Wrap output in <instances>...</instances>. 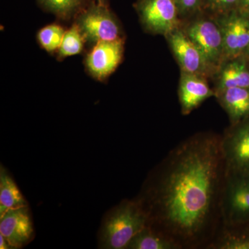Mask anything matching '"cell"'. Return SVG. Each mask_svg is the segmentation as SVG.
I'll list each match as a JSON object with an SVG mask.
<instances>
[{"instance_id":"9c48e42d","label":"cell","mask_w":249,"mask_h":249,"mask_svg":"<svg viewBox=\"0 0 249 249\" xmlns=\"http://www.w3.org/2000/svg\"><path fill=\"white\" fill-rule=\"evenodd\" d=\"M214 18L222 31L224 61L245 55L249 45V17L235 11Z\"/></svg>"},{"instance_id":"30bf717a","label":"cell","mask_w":249,"mask_h":249,"mask_svg":"<svg viewBox=\"0 0 249 249\" xmlns=\"http://www.w3.org/2000/svg\"><path fill=\"white\" fill-rule=\"evenodd\" d=\"M124 52V38L100 41L87 56V70L93 78L103 81L115 71L122 60Z\"/></svg>"},{"instance_id":"cb8c5ba5","label":"cell","mask_w":249,"mask_h":249,"mask_svg":"<svg viewBox=\"0 0 249 249\" xmlns=\"http://www.w3.org/2000/svg\"><path fill=\"white\" fill-rule=\"evenodd\" d=\"M0 249H11V247H10L9 243H8L7 241L5 240L3 235H0Z\"/></svg>"},{"instance_id":"7c38bea8","label":"cell","mask_w":249,"mask_h":249,"mask_svg":"<svg viewBox=\"0 0 249 249\" xmlns=\"http://www.w3.org/2000/svg\"><path fill=\"white\" fill-rule=\"evenodd\" d=\"M208 78L181 71L178 100L181 113L188 115L196 109L206 100L214 96L215 91L210 88Z\"/></svg>"},{"instance_id":"8992f818","label":"cell","mask_w":249,"mask_h":249,"mask_svg":"<svg viewBox=\"0 0 249 249\" xmlns=\"http://www.w3.org/2000/svg\"><path fill=\"white\" fill-rule=\"evenodd\" d=\"M220 213L224 225L249 222V175L224 177Z\"/></svg>"},{"instance_id":"484cf974","label":"cell","mask_w":249,"mask_h":249,"mask_svg":"<svg viewBox=\"0 0 249 249\" xmlns=\"http://www.w3.org/2000/svg\"><path fill=\"white\" fill-rule=\"evenodd\" d=\"M244 56L245 57L246 59H247V60H248V62H249V45L248 48L247 49V51H246Z\"/></svg>"},{"instance_id":"6da1fadb","label":"cell","mask_w":249,"mask_h":249,"mask_svg":"<svg viewBox=\"0 0 249 249\" xmlns=\"http://www.w3.org/2000/svg\"><path fill=\"white\" fill-rule=\"evenodd\" d=\"M221 136H193L169 152L147 191L150 227L169 236L181 248L211 243L218 232L224 183Z\"/></svg>"},{"instance_id":"ffe728a7","label":"cell","mask_w":249,"mask_h":249,"mask_svg":"<svg viewBox=\"0 0 249 249\" xmlns=\"http://www.w3.org/2000/svg\"><path fill=\"white\" fill-rule=\"evenodd\" d=\"M65 31L57 24H51L42 28L38 34L37 40L42 48L47 52H52L60 48Z\"/></svg>"},{"instance_id":"e0dca14e","label":"cell","mask_w":249,"mask_h":249,"mask_svg":"<svg viewBox=\"0 0 249 249\" xmlns=\"http://www.w3.org/2000/svg\"><path fill=\"white\" fill-rule=\"evenodd\" d=\"M28 204L14 179L1 166L0 170V217L10 209L27 206Z\"/></svg>"},{"instance_id":"ba28073f","label":"cell","mask_w":249,"mask_h":249,"mask_svg":"<svg viewBox=\"0 0 249 249\" xmlns=\"http://www.w3.org/2000/svg\"><path fill=\"white\" fill-rule=\"evenodd\" d=\"M181 71L208 78L216 71L180 26L165 36Z\"/></svg>"},{"instance_id":"5bb4252c","label":"cell","mask_w":249,"mask_h":249,"mask_svg":"<svg viewBox=\"0 0 249 249\" xmlns=\"http://www.w3.org/2000/svg\"><path fill=\"white\" fill-rule=\"evenodd\" d=\"M215 97L235 124L249 118V88H227L215 91Z\"/></svg>"},{"instance_id":"8fae6325","label":"cell","mask_w":249,"mask_h":249,"mask_svg":"<svg viewBox=\"0 0 249 249\" xmlns=\"http://www.w3.org/2000/svg\"><path fill=\"white\" fill-rule=\"evenodd\" d=\"M0 235L11 249L22 247L31 240L34 227L27 206L10 209L0 217Z\"/></svg>"},{"instance_id":"4fadbf2b","label":"cell","mask_w":249,"mask_h":249,"mask_svg":"<svg viewBox=\"0 0 249 249\" xmlns=\"http://www.w3.org/2000/svg\"><path fill=\"white\" fill-rule=\"evenodd\" d=\"M249 64L244 55L223 62L215 75L214 91L227 88H249Z\"/></svg>"},{"instance_id":"44dd1931","label":"cell","mask_w":249,"mask_h":249,"mask_svg":"<svg viewBox=\"0 0 249 249\" xmlns=\"http://www.w3.org/2000/svg\"><path fill=\"white\" fill-rule=\"evenodd\" d=\"M241 0H203L202 12L217 17L237 11Z\"/></svg>"},{"instance_id":"d6986e66","label":"cell","mask_w":249,"mask_h":249,"mask_svg":"<svg viewBox=\"0 0 249 249\" xmlns=\"http://www.w3.org/2000/svg\"><path fill=\"white\" fill-rule=\"evenodd\" d=\"M85 40L84 36L75 23L68 31H65L59 48V58H66L80 53L83 51Z\"/></svg>"},{"instance_id":"5b68a950","label":"cell","mask_w":249,"mask_h":249,"mask_svg":"<svg viewBox=\"0 0 249 249\" xmlns=\"http://www.w3.org/2000/svg\"><path fill=\"white\" fill-rule=\"evenodd\" d=\"M221 150L225 176L249 175V118L226 131Z\"/></svg>"},{"instance_id":"7a4b0ae2","label":"cell","mask_w":249,"mask_h":249,"mask_svg":"<svg viewBox=\"0 0 249 249\" xmlns=\"http://www.w3.org/2000/svg\"><path fill=\"white\" fill-rule=\"evenodd\" d=\"M148 224V214L140 201H124L105 221L101 231V247L126 249L134 236Z\"/></svg>"},{"instance_id":"277c9868","label":"cell","mask_w":249,"mask_h":249,"mask_svg":"<svg viewBox=\"0 0 249 249\" xmlns=\"http://www.w3.org/2000/svg\"><path fill=\"white\" fill-rule=\"evenodd\" d=\"M76 18L85 40L90 43L124 38L119 20L107 5L92 1Z\"/></svg>"},{"instance_id":"9a60e30c","label":"cell","mask_w":249,"mask_h":249,"mask_svg":"<svg viewBox=\"0 0 249 249\" xmlns=\"http://www.w3.org/2000/svg\"><path fill=\"white\" fill-rule=\"evenodd\" d=\"M207 249H249V222L224 225L218 231Z\"/></svg>"},{"instance_id":"3957f363","label":"cell","mask_w":249,"mask_h":249,"mask_svg":"<svg viewBox=\"0 0 249 249\" xmlns=\"http://www.w3.org/2000/svg\"><path fill=\"white\" fill-rule=\"evenodd\" d=\"M204 14L181 27L217 73L224 62L222 31L214 16Z\"/></svg>"},{"instance_id":"7402d4cb","label":"cell","mask_w":249,"mask_h":249,"mask_svg":"<svg viewBox=\"0 0 249 249\" xmlns=\"http://www.w3.org/2000/svg\"><path fill=\"white\" fill-rule=\"evenodd\" d=\"M181 19L194 17L202 12L203 0H175Z\"/></svg>"},{"instance_id":"2e32d148","label":"cell","mask_w":249,"mask_h":249,"mask_svg":"<svg viewBox=\"0 0 249 249\" xmlns=\"http://www.w3.org/2000/svg\"><path fill=\"white\" fill-rule=\"evenodd\" d=\"M127 249H180L178 242L155 228L147 225L127 245Z\"/></svg>"},{"instance_id":"603a6c76","label":"cell","mask_w":249,"mask_h":249,"mask_svg":"<svg viewBox=\"0 0 249 249\" xmlns=\"http://www.w3.org/2000/svg\"><path fill=\"white\" fill-rule=\"evenodd\" d=\"M237 11L249 17V0H241Z\"/></svg>"},{"instance_id":"ac0fdd59","label":"cell","mask_w":249,"mask_h":249,"mask_svg":"<svg viewBox=\"0 0 249 249\" xmlns=\"http://www.w3.org/2000/svg\"><path fill=\"white\" fill-rule=\"evenodd\" d=\"M45 11L62 19L76 17L88 6V0H37Z\"/></svg>"},{"instance_id":"52a82bcc","label":"cell","mask_w":249,"mask_h":249,"mask_svg":"<svg viewBox=\"0 0 249 249\" xmlns=\"http://www.w3.org/2000/svg\"><path fill=\"white\" fill-rule=\"evenodd\" d=\"M134 7L150 34L165 36L181 25L175 0H137Z\"/></svg>"},{"instance_id":"d4e9b609","label":"cell","mask_w":249,"mask_h":249,"mask_svg":"<svg viewBox=\"0 0 249 249\" xmlns=\"http://www.w3.org/2000/svg\"><path fill=\"white\" fill-rule=\"evenodd\" d=\"M93 1H96V2L98 3V4L107 5V6L108 2H109V0H93Z\"/></svg>"}]
</instances>
